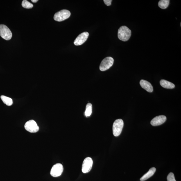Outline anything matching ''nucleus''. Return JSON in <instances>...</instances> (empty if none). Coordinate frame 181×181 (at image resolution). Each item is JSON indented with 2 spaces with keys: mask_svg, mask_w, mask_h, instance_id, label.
I'll use <instances>...</instances> for the list:
<instances>
[{
  "mask_svg": "<svg viewBox=\"0 0 181 181\" xmlns=\"http://www.w3.org/2000/svg\"><path fill=\"white\" fill-rule=\"evenodd\" d=\"M92 105L91 103H88L86 106L85 115L86 117H88L91 115L92 113Z\"/></svg>",
  "mask_w": 181,
  "mask_h": 181,
  "instance_id": "nucleus-16",
  "label": "nucleus"
},
{
  "mask_svg": "<svg viewBox=\"0 0 181 181\" xmlns=\"http://www.w3.org/2000/svg\"><path fill=\"white\" fill-rule=\"evenodd\" d=\"M22 5L23 8L27 9L31 8L33 7L32 4L26 1V0H24V1H22Z\"/></svg>",
  "mask_w": 181,
  "mask_h": 181,
  "instance_id": "nucleus-17",
  "label": "nucleus"
},
{
  "mask_svg": "<svg viewBox=\"0 0 181 181\" xmlns=\"http://www.w3.org/2000/svg\"><path fill=\"white\" fill-rule=\"evenodd\" d=\"M114 59L111 57H106L103 60L100 65L99 69L101 71H105L112 66Z\"/></svg>",
  "mask_w": 181,
  "mask_h": 181,
  "instance_id": "nucleus-5",
  "label": "nucleus"
},
{
  "mask_svg": "<svg viewBox=\"0 0 181 181\" xmlns=\"http://www.w3.org/2000/svg\"><path fill=\"white\" fill-rule=\"evenodd\" d=\"M131 35V30L126 26L121 27L118 31V37L122 41H127L129 39Z\"/></svg>",
  "mask_w": 181,
  "mask_h": 181,
  "instance_id": "nucleus-1",
  "label": "nucleus"
},
{
  "mask_svg": "<svg viewBox=\"0 0 181 181\" xmlns=\"http://www.w3.org/2000/svg\"><path fill=\"white\" fill-rule=\"evenodd\" d=\"M71 14V13L69 11L63 10L55 13L54 19L56 21L62 22L69 18Z\"/></svg>",
  "mask_w": 181,
  "mask_h": 181,
  "instance_id": "nucleus-3",
  "label": "nucleus"
},
{
  "mask_svg": "<svg viewBox=\"0 0 181 181\" xmlns=\"http://www.w3.org/2000/svg\"><path fill=\"white\" fill-rule=\"evenodd\" d=\"M1 99L3 102L7 106H10L13 105V100L11 98L2 95L1 96Z\"/></svg>",
  "mask_w": 181,
  "mask_h": 181,
  "instance_id": "nucleus-15",
  "label": "nucleus"
},
{
  "mask_svg": "<svg viewBox=\"0 0 181 181\" xmlns=\"http://www.w3.org/2000/svg\"><path fill=\"white\" fill-rule=\"evenodd\" d=\"M166 117L164 115H159L154 118L151 121V124L153 126H160L164 123L166 121Z\"/></svg>",
  "mask_w": 181,
  "mask_h": 181,
  "instance_id": "nucleus-10",
  "label": "nucleus"
},
{
  "mask_svg": "<svg viewBox=\"0 0 181 181\" xmlns=\"http://www.w3.org/2000/svg\"><path fill=\"white\" fill-rule=\"evenodd\" d=\"M31 1L34 3H36L38 1V0H31Z\"/></svg>",
  "mask_w": 181,
  "mask_h": 181,
  "instance_id": "nucleus-20",
  "label": "nucleus"
},
{
  "mask_svg": "<svg viewBox=\"0 0 181 181\" xmlns=\"http://www.w3.org/2000/svg\"><path fill=\"white\" fill-rule=\"evenodd\" d=\"M0 36L4 39L9 40L12 38V33L7 26L0 25Z\"/></svg>",
  "mask_w": 181,
  "mask_h": 181,
  "instance_id": "nucleus-4",
  "label": "nucleus"
},
{
  "mask_svg": "<svg viewBox=\"0 0 181 181\" xmlns=\"http://www.w3.org/2000/svg\"><path fill=\"white\" fill-rule=\"evenodd\" d=\"M103 1L106 6H109L111 5L112 1V0H104Z\"/></svg>",
  "mask_w": 181,
  "mask_h": 181,
  "instance_id": "nucleus-19",
  "label": "nucleus"
},
{
  "mask_svg": "<svg viewBox=\"0 0 181 181\" xmlns=\"http://www.w3.org/2000/svg\"><path fill=\"white\" fill-rule=\"evenodd\" d=\"M25 128L27 131L31 133L37 132L39 129L37 123L33 120L27 122L25 124Z\"/></svg>",
  "mask_w": 181,
  "mask_h": 181,
  "instance_id": "nucleus-6",
  "label": "nucleus"
},
{
  "mask_svg": "<svg viewBox=\"0 0 181 181\" xmlns=\"http://www.w3.org/2000/svg\"><path fill=\"white\" fill-rule=\"evenodd\" d=\"M169 0H161L158 3L159 8L162 9H166L169 5Z\"/></svg>",
  "mask_w": 181,
  "mask_h": 181,
  "instance_id": "nucleus-14",
  "label": "nucleus"
},
{
  "mask_svg": "<svg viewBox=\"0 0 181 181\" xmlns=\"http://www.w3.org/2000/svg\"><path fill=\"white\" fill-rule=\"evenodd\" d=\"M124 126L123 120L119 119L116 120L113 125V134L115 137H118L121 134Z\"/></svg>",
  "mask_w": 181,
  "mask_h": 181,
  "instance_id": "nucleus-2",
  "label": "nucleus"
},
{
  "mask_svg": "<svg viewBox=\"0 0 181 181\" xmlns=\"http://www.w3.org/2000/svg\"><path fill=\"white\" fill-rule=\"evenodd\" d=\"M160 84L162 87L166 89H173L175 86V85L173 83L165 80H161Z\"/></svg>",
  "mask_w": 181,
  "mask_h": 181,
  "instance_id": "nucleus-13",
  "label": "nucleus"
},
{
  "mask_svg": "<svg viewBox=\"0 0 181 181\" xmlns=\"http://www.w3.org/2000/svg\"><path fill=\"white\" fill-rule=\"evenodd\" d=\"M141 87L149 92H152L153 90V87L151 83L146 80H142L140 81Z\"/></svg>",
  "mask_w": 181,
  "mask_h": 181,
  "instance_id": "nucleus-11",
  "label": "nucleus"
},
{
  "mask_svg": "<svg viewBox=\"0 0 181 181\" xmlns=\"http://www.w3.org/2000/svg\"><path fill=\"white\" fill-rule=\"evenodd\" d=\"M89 34L87 32H84L79 35L74 41V44L76 46L83 44L87 40Z\"/></svg>",
  "mask_w": 181,
  "mask_h": 181,
  "instance_id": "nucleus-9",
  "label": "nucleus"
},
{
  "mask_svg": "<svg viewBox=\"0 0 181 181\" xmlns=\"http://www.w3.org/2000/svg\"><path fill=\"white\" fill-rule=\"evenodd\" d=\"M93 161L91 158H86L83 163L82 171L83 173H87L91 170Z\"/></svg>",
  "mask_w": 181,
  "mask_h": 181,
  "instance_id": "nucleus-8",
  "label": "nucleus"
},
{
  "mask_svg": "<svg viewBox=\"0 0 181 181\" xmlns=\"http://www.w3.org/2000/svg\"><path fill=\"white\" fill-rule=\"evenodd\" d=\"M167 180L168 181H176L175 178V176L173 173H170L169 174L167 177Z\"/></svg>",
  "mask_w": 181,
  "mask_h": 181,
  "instance_id": "nucleus-18",
  "label": "nucleus"
},
{
  "mask_svg": "<svg viewBox=\"0 0 181 181\" xmlns=\"http://www.w3.org/2000/svg\"><path fill=\"white\" fill-rule=\"evenodd\" d=\"M63 170L62 165L60 163L54 165L51 171V175L53 177H57L62 175Z\"/></svg>",
  "mask_w": 181,
  "mask_h": 181,
  "instance_id": "nucleus-7",
  "label": "nucleus"
},
{
  "mask_svg": "<svg viewBox=\"0 0 181 181\" xmlns=\"http://www.w3.org/2000/svg\"><path fill=\"white\" fill-rule=\"evenodd\" d=\"M156 171V169L155 167H152L149 170V171L140 178L141 181H144L148 180L155 173Z\"/></svg>",
  "mask_w": 181,
  "mask_h": 181,
  "instance_id": "nucleus-12",
  "label": "nucleus"
}]
</instances>
